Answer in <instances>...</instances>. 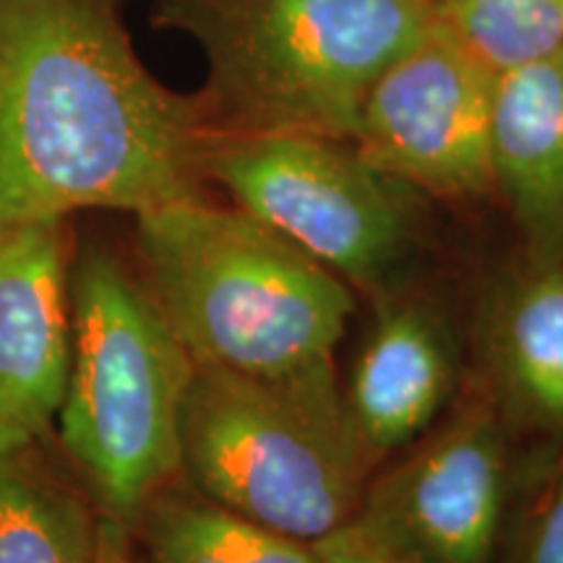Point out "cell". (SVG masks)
Returning <instances> with one entry per match:
<instances>
[{"label":"cell","instance_id":"1","mask_svg":"<svg viewBox=\"0 0 563 563\" xmlns=\"http://www.w3.org/2000/svg\"><path fill=\"white\" fill-rule=\"evenodd\" d=\"M217 133L141 66L112 0H0V232L199 199Z\"/></svg>","mask_w":563,"mask_h":563},{"label":"cell","instance_id":"2","mask_svg":"<svg viewBox=\"0 0 563 563\" xmlns=\"http://www.w3.org/2000/svg\"><path fill=\"white\" fill-rule=\"evenodd\" d=\"M144 285L196 365L279 378L334 368L355 295L249 211L203 196L136 217Z\"/></svg>","mask_w":563,"mask_h":563},{"label":"cell","instance_id":"3","mask_svg":"<svg viewBox=\"0 0 563 563\" xmlns=\"http://www.w3.org/2000/svg\"><path fill=\"white\" fill-rule=\"evenodd\" d=\"M70 365L55 415L60 454L133 534L180 477V428L196 361L157 300L110 251L70 262Z\"/></svg>","mask_w":563,"mask_h":563},{"label":"cell","instance_id":"4","mask_svg":"<svg viewBox=\"0 0 563 563\" xmlns=\"http://www.w3.org/2000/svg\"><path fill=\"white\" fill-rule=\"evenodd\" d=\"M203 47V108L222 133L352 141L384 68L433 21V0H165Z\"/></svg>","mask_w":563,"mask_h":563},{"label":"cell","instance_id":"5","mask_svg":"<svg viewBox=\"0 0 563 563\" xmlns=\"http://www.w3.org/2000/svg\"><path fill=\"white\" fill-rule=\"evenodd\" d=\"M371 467L336 368L258 378L196 365L180 477L209 501L316 543L357 517Z\"/></svg>","mask_w":563,"mask_h":563},{"label":"cell","instance_id":"6","mask_svg":"<svg viewBox=\"0 0 563 563\" xmlns=\"http://www.w3.org/2000/svg\"><path fill=\"white\" fill-rule=\"evenodd\" d=\"M207 180L347 285L386 290L418 249V191L368 165L352 141L220 131Z\"/></svg>","mask_w":563,"mask_h":563},{"label":"cell","instance_id":"7","mask_svg":"<svg viewBox=\"0 0 563 563\" xmlns=\"http://www.w3.org/2000/svg\"><path fill=\"white\" fill-rule=\"evenodd\" d=\"M496 79L433 19L371 87L352 146L418 194L452 201L493 196Z\"/></svg>","mask_w":563,"mask_h":563},{"label":"cell","instance_id":"8","mask_svg":"<svg viewBox=\"0 0 563 563\" xmlns=\"http://www.w3.org/2000/svg\"><path fill=\"white\" fill-rule=\"evenodd\" d=\"M506 501V418L483 386L365 488L361 514L426 563H496Z\"/></svg>","mask_w":563,"mask_h":563},{"label":"cell","instance_id":"9","mask_svg":"<svg viewBox=\"0 0 563 563\" xmlns=\"http://www.w3.org/2000/svg\"><path fill=\"white\" fill-rule=\"evenodd\" d=\"M66 220L0 232V431L53 433L70 365Z\"/></svg>","mask_w":563,"mask_h":563},{"label":"cell","instance_id":"10","mask_svg":"<svg viewBox=\"0 0 563 563\" xmlns=\"http://www.w3.org/2000/svg\"><path fill=\"white\" fill-rule=\"evenodd\" d=\"M342 391L373 462L410 446L431 431L456 391V347L449 323L422 300L386 302Z\"/></svg>","mask_w":563,"mask_h":563},{"label":"cell","instance_id":"11","mask_svg":"<svg viewBox=\"0 0 563 563\" xmlns=\"http://www.w3.org/2000/svg\"><path fill=\"white\" fill-rule=\"evenodd\" d=\"M477 344L485 389L504 418L563 433V262L525 253L493 282Z\"/></svg>","mask_w":563,"mask_h":563},{"label":"cell","instance_id":"12","mask_svg":"<svg viewBox=\"0 0 563 563\" xmlns=\"http://www.w3.org/2000/svg\"><path fill=\"white\" fill-rule=\"evenodd\" d=\"M131 538L51 433L0 431V563H129Z\"/></svg>","mask_w":563,"mask_h":563},{"label":"cell","instance_id":"13","mask_svg":"<svg viewBox=\"0 0 563 563\" xmlns=\"http://www.w3.org/2000/svg\"><path fill=\"white\" fill-rule=\"evenodd\" d=\"M490 167L527 256L563 262V51L498 74Z\"/></svg>","mask_w":563,"mask_h":563},{"label":"cell","instance_id":"14","mask_svg":"<svg viewBox=\"0 0 563 563\" xmlns=\"http://www.w3.org/2000/svg\"><path fill=\"white\" fill-rule=\"evenodd\" d=\"M133 538L144 545L146 563H323L313 543L173 485L152 498Z\"/></svg>","mask_w":563,"mask_h":563},{"label":"cell","instance_id":"15","mask_svg":"<svg viewBox=\"0 0 563 563\" xmlns=\"http://www.w3.org/2000/svg\"><path fill=\"white\" fill-rule=\"evenodd\" d=\"M433 19L496 76L563 51V0H433Z\"/></svg>","mask_w":563,"mask_h":563},{"label":"cell","instance_id":"16","mask_svg":"<svg viewBox=\"0 0 563 563\" xmlns=\"http://www.w3.org/2000/svg\"><path fill=\"white\" fill-rule=\"evenodd\" d=\"M313 548L323 563H426L361 511L336 532L316 540Z\"/></svg>","mask_w":563,"mask_h":563},{"label":"cell","instance_id":"17","mask_svg":"<svg viewBox=\"0 0 563 563\" xmlns=\"http://www.w3.org/2000/svg\"><path fill=\"white\" fill-rule=\"evenodd\" d=\"M509 563H563V473L519 532Z\"/></svg>","mask_w":563,"mask_h":563},{"label":"cell","instance_id":"18","mask_svg":"<svg viewBox=\"0 0 563 563\" xmlns=\"http://www.w3.org/2000/svg\"><path fill=\"white\" fill-rule=\"evenodd\" d=\"M136 563H146V561H136Z\"/></svg>","mask_w":563,"mask_h":563}]
</instances>
